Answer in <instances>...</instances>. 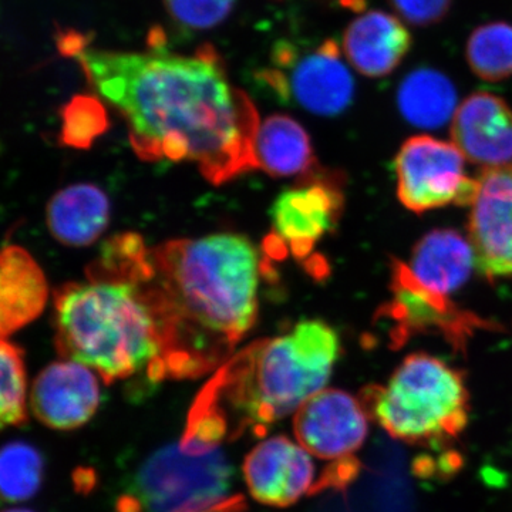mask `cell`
Wrapping results in <instances>:
<instances>
[{
	"instance_id": "cell-1",
	"label": "cell",
	"mask_w": 512,
	"mask_h": 512,
	"mask_svg": "<svg viewBox=\"0 0 512 512\" xmlns=\"http://www.w3.org/2000/svg\"><path fill=\"white\" fill-rule=\"evenodd\" d=\"M56 46L127 121L141 160L188 161L212 184L258 168V111L231 83L211 45L183 55L168 49L163 30L156 29L147 50L124 52L99 49L87 33L59 28Z\"/></svg>"
},
{
	"instance_id": "cell-2",
	"label": "cell",
	"mask_w": 512,
	"mask_h": 512,
	"mask_svg": "<svg viewBox=\"0 0 512 512\" xmlns=\"http://www.w3.org/2000/svg\"><path fill=\"white\" fill-rule=\"evenodd\" d=\"M146 285L160 326L156 382L224 365L258 318L265 261L238 234L174 239L148 251Z\"/></svg>"
},
{
	"instance_id": "cell-3",
	"label": "cell",
	"mask_w": 512,
	"mask_h": 512,
	"mask_svg": "<svg viewBox=\"0 0 512 512\" xmlns=\"http://www.w3.org/2000/svg\"><path fill=\"white\" fill-rule=\"evenodd\" d=\"M340 352L336 330L316 319L256 340L229 357L195 397L181 447L202 454L245 433L264 436L272 424L325 390Z\"/></svg>"
},
{
	"instance_id": "cell-4",
	"label": "cell",
	"mask_w": 512,
	"mask_h": 512,
	"mask_svg": "<svg viewBox=\"0 0 512 512\" xmlns=\"http://www.w3.org/2000/svg\"><path fill=\"white\" fill-rule=\"evenodd\" d=\"M148 249L136 234L104 242L84 282L53 296L57 352L107 384L146 373L156 382L160 326L146 285Z\"/></svg>"
},
{
	"instance_id": "cell-5",
	"label": "cell",
	"mask_w": 512,
	"mask_h": 512,
	"mask_svg": "<svg viewBox=\"0 0 512 512\" xmlns=\"http://www.w3.org/2000/svg\"><path fill=\"white\" fill-rule=\"evenodd\" d=\"M360 403L369 419L407 444H446L468 424L464 377L426 353L407 356L386 386L366 387Z\"/></svg>"
},
{
	"instance_id": "cell-6",
	"label": "cell",
	"mask_w": 512,
	"mask_h": 512,
	"mask_svg": "<svg viewBox=\"0 0 512 512\" xmlns=\"http://www.w3.org/2000/svg\"><path fill=\"white\" fill-rule=\"evenodd\" d=\"M234 468L221 448L185 453L180 444L158 448L131 480L141 512H201L231 497Z\"/></svg>"
},
{
	"instance_id": "cell-7",
	"label": "cell",
	"mask_w": 512,
	"mask_h": 512,
	"mask_svg": "<svg viewBox=\"0 0 512 512\" xmlns=\"http://www.w3.org/2000/svg\"><path fill=\"white\" fill-rule=\"evenodd\" d=\"M262 77L279 96L316 116H338L355 97V79L333 39L308 52H299L293 43H279Z\"/></svg>"
},
{
	"instance_id": "cell-8",
	"label": "cell",
	"mask_w": 512,
	"mask_h": 512,
	"mask_svg": "<svg viewBox=\"0 0 512 512\" xmlns=\"http://www.w3.org/2000/svg\"><path fill=\"white\" fill-rule=\"evenodd\" d=\"M394 171L400 202L417 214L450 204L471 205L476 198L478 180L466 174V157L454 143L409 138L394 160Z\"/></svg>"
},
{
	"instance_id": "cell-9",
	"label": "cell",
	"mask_w": 512,
	"mask_h": 512,
	"mask_svg": "<svg viewBox=\"0 0 512 512\" xmlns=\"http://www.w3.org/2000/svg\"><path fill=\"white\" fill-rule=\"evenodd\" d=\"M392 291L386 315L393 322L390 338L399 348L417 333L431 330L443 335L454 349L464 350L477 329H491L490 323L457 308L448 296L424 288L404 262H393Z\"/></svg>"
},
{
	"instance_id": "cell-10",
	"label": "cell",
	"mask_w": 512,
	"mask_h": 512,
	"mask_svg": "<svg viewBox=\"0 0 512 512\" xmlns=\"http://www.w3.org/2000/svg\"><path fill=\"white\" fill-rule=\"evenodd\" d=\"M299 444L311 456L342 460L365 444L369 416L359 399L338 389H325L299 407L293 419Z\"/></svg>"
},
{
	"instance_id": "cell-11",
	"label": "cell",
	"mask_w": 512,
	"mask_h": 512,
	"mask_svg": "<svg viewBox=\"0 0 512 512\" xmlns=\"http://www.w3.org/2000/svg\"><path fill=\"white\" fill-rule=\"evenodd\" d=\"M468 231L477 268L488 278L512 275V164L478 178Z\"/></svg>"
},
{
	"instance_id": "cell-12",
	"label": "cell",
	"mask_w": 512,
	"mask_h": 512,
	"mask_svg": "<svg viewBox=\"0 0 512 512\" xmlns=\"http://www.w3.org/2000/svg\"><path fill=\"white\" fill-rule=\"evenodd\" d=\"M342 194L329 183L299 185L282 191L271 208L274 239L269 254L292 252L306 258L319 239L335 228Z\"/></svg>"
},
{
	"instance_id": "cell-13",
	"label": "cell",
	"mask_w": 512,
	"mask_h": 512,
	"mask_svg": "<svg viewBox=\"0 0 512 512\" xmlns=\"http://www.w3.org/2000/svg\"><path fill=\"white\" fill-rule=\"evenodd\" d=\"M100 400L96 373L72 360L50 363L30 390V409L36 419L59 431L84 426L96 414Z\"/></svg>"
},
{
	"instance_id": "cell-14",
	"label": "cell",
	"mask_w": 512,
	"mask_h": 512,
	"mask_svg": "<svg viewBox=\"0 0 512 512\" xmlns=\"http://www.w3.org/2000/svg\"><path fill=\"white\" fill-rule=\"evenodd\" d=\"M242 471L254 500L271 507H289L315 485L311 454L285 436L271 437L252 448Z\"/></svg>"
},
{
	"instance_id": "cell-15",
	"label": "cell",
	"mask_w": 512,
	"mask_h": 512,
	"mask_svg": "<svg viewBox=\"0 0 512 512\" xmlns=\"http://www.w3.org/2000/svg\"><path fill=\"white\" fill-rule=\"evenodd\" d=\"M451 136L464 157L484 170L512 164V109L495 94L468 96L454 114Z\"/></svg>"
},
{
	"instance_id": "cell-16",
	"label": "cell",
	"mask_w": 512,
	"mask_h": 512,
	"mask_svg": "<svg viewBox=\"0 0 512 512\" xmlns=\"http://www.w3.org/2000/svg\"><path fill=\"white\" fill-rule=\"evenodd\" d=\"M342 47L350 66L363 76L379 79L403 62L412 47V35L396 16L369 10L350 23Z\"/></svg>"
},
{
	"instance_id": "cell-17",
	"label": "cell",
	"mask_w": 512,
	"mask_h": 512,
	"mask_svg": "<svg viewBox=\"0 0 512 512\" xmlns=\"http://www.w3.org/2000/svg\"><path fill=\"white\" fill-rule=\"evenodd\" d=\"M49 301L42 266L19 245L0 249V339L35 322Z\"/></svg>"
},
{
	"instance_id": "cell-18",
	"label": "cell",
	"mask_w": 512,
	"mask_h": 512,
	"mask_svg": "<svg viewBox=\"0 0 512 512\" xmlns=\"http://www.w3.org/2000/svg\"><path fill=\"white\" fill-rule=\"evenodd\" d=\"M109 222V197L94 184L69 185L47 202V228L66 247H89L103 235Z\"/></svg>"
},
{
	"instance_id": "cell-19",
	"label": "cell",
	"mask_w": 512,
	"mask_h": 512,
	"mask_svg": "<svg viewBox=\"0 0 512 512\" xmlns=\"http://www.w3.org/2000/svg\"><path fill=\"white\" fill-rule=\"evenodd\" d=\"M476 265L470 241L454 229H434L414 247L409 268L424 288L448 296L466 284Z\"/></svg>"
},
{
	"instance_id": "cell-20",
	"label": "cell",
	"mask_w": 512,
	"mask_h": 512,
	"mask_svg": "<svg viewBox=\"0 0 512 512\" xmlns=\"http://www.w3.org/2000/svg\"><path fill=\"white\" fill-rule=\"evenodd\" d=\"M256 165L274 177H292L311 170L315 158L311 138L292 117L275 114L259 124Z\"/></svg>"
},
{
	"instance_id": "cell-21",
	"label": "cell",
	"mask_w": 512,
	"mask_h": 512,
	"mask_svg": "<svg viewBox=\"0 0 512 512\" xmlns=\"http://www.w3.org/2000/svg\"><path fill=\"white\" fill-rule=\"evenodd\" d=\"M397 106L413 126L439 128L454 117L457 90L453 82L436 69L413 70L397 89Z\"/></svg>"
},
{
	"instance_id": "cell-22",
	"label": "cell",
	"mask_w": 512,
	"mask_h": 512,
	"mask_svg": "<svg viewBox=\"0 0 512 512\" xmlns=\"http://www.w3.org/2000/svg\"><path fill=\"white\" fill-rule=\"evenodd\" d=\"M467 62L485 82H504L512 77V25L505 22L478 26L467 42Z\"/></svg>"
},
{
	"instance_id": "cell-23",
	"label": "cell",
	"mask_w": 512,
	"mask_h": 512,
	"mask_svg": "<svg viewBox=\"0 0 512 512\" xmlns=\"http://www.w3.org/2000/svg\"><path fill=\"white\" fill-rule=\"evenodd\" d=\"M45 473L42 454L28 443L0 448V498L25 501L39 491Z\"/></svg>"
},
{
	"instance_id": "cell-24",
	"label": "cell",
	"mask_w": 512,
	"mask_h": 512,
	"mask_svg": "<svg viewBox=\"0 0 512 512\" xmlns=\"http://www.w3.org/2000/svg\"><path fill=\"white\" fill-rule=\"evenodd\" d=\"M28 420V372L25 353L0 339V429Z\"/></svg>"
},
{
	"instance_id": "cell-25",
	"label": "cell",
	"mask_w": 512,
	"mask_h": 512,
	"mask_svg": "<svg viewBox=\"0 0 512 512\" xmlns=\"http://www.w3.org/2000/svg\"><path fill=\"white\" fill-rule=\"evenodd\" d=\"M60 140L64 146L87 148L107 127L106 113L100 101L92 96H76L64 104Z\"/></svg>"
},
{
	"instance_id": "cell-26",
	"label": "cell",
	"mask_w": 512,
	"mask_h": 512,
	"mask_svg": "<svg viewBox=\"0 0 512 512\" xmlns=\"http://www.w3.org/2000/svg\"><path fill=\"white\" fill-rule=\"evenodd\" d=\"M168 15L178 25L192 30H208L221 25L231 15L237 0H163Z\"/></svg>"
},
{
	"instance_id": "cell-27",
	"label": "cell",
	"mask_w": 512,
	"mask_h": 512,
	"mask_svg": "<svg viewBox=\"0 0 512 512\" xmlns=\"http://www.w3.org/2000/svg\"><path fill=\"white\" fill-rule=\"evenodd\" d=\"M453 0H390L400 18L413 26L436 25L446 18Z\"/></svg>"
},
{
	"instance_id": "cell-28",
	"label": "cell",
	"mask_w": 512,
	"mask_h": 512,
	"mask_svg": "<svg viewBox=\"0 0 512 512\" xmlns=\"http://www.w3.org/2000/svg\"><path fill=\"white\" fill-rule=\"evenodd\" d=\"M359 470L360 464L356 458L348 457L333 461L332 466L323 471L318 483L313 485L311 494H318L320 491L330 490V488L340 490V488L348 487Z\"/></svg>"
},
{
	"instance_id": "cell-29",
	"label": "cell",
	"mask_w": 512,
	"mask_h": 512,
	"mask_svg": "<svg viewBox=\"0 0 512 512\" xmlns=\"http://www.w3.org/2000/svg\"><path fill=\"white\" fill-rule=\"evenodd\" d=\"M245 508H247V505H245V500L241 495H231L221 504L201 512H244Z\"/></svg>"
},
{
	"instance_id": "cell-30",
	"label": "cell",
	"mask_w": 512,
	"mask_h": 512,
	"mask_svg": "<svg viewBox=\"0 0 512 512\" xmlns=\"http://www.w3.org/2000/svg\"><path fill=\"white\" fill-rule=\"evenodd\" d=\"M6 512H33V511H29V510H9V511H6Z\"/></svg>"
}]
</instances>
